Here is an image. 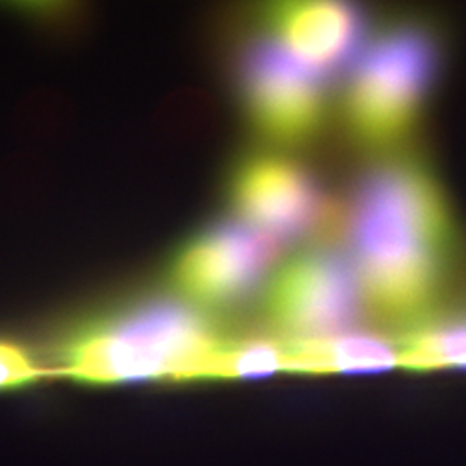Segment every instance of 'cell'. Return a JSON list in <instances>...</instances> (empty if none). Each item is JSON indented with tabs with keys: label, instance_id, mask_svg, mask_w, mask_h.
<instances>
[{
	"label": "cell",
	"instance_id": "cell-9",
	"mask_svg": "<svg viewBox=\"0 0 466 466\" xmlns=\"http://www.w3.org/2000/svg\"><path fill=\"white\" fill-rule=\"evenodd\" d=\"M283 373L292 375L377 373L398 367L396 342L360 330L283 342Z\"/></svg>",
	"mask_w": 466,
	"mask_h": 466
},
{
	"label": "cell",
	"instance_id": "cell-10",
	"mask_svg": "<svg viewBox=\"0 0 466 466\" xmlns=\"http://www.w3.org/2000/svg\"><path fill=\"white\" fill-rule=\"evenodd\" d=\"M398 367L408 371L466 370V319L413 327L396 342Z\"/></svg>",
	"mask_w": 466,
	"mask_h": 466
},
{
	"label": "cell",
	"instance_id": "cell-12",
	"mask_svg": "<svg viewBox=\"0 0 466 466\" xmlns=\"http://www.w3.org/2000/svg\"><path fill=\"white\" fill-rule=\"evenodd\" d=\"M46 375L32 354L13 340L0 339V390H11L38 382Z\"/></svg>",
	"mask_w": 466,
	"mask_h": 466
},
{
	"label": "cell",
	"instance_id": "cell-2",
	"mask_svg": "<svg viewBox=\"0 0 466 466\" xmlns=\"http://www.w3.org/2000/svg\"><path fill=\"white\" fill-rule=\"evenodd\" d=\"M225 333L182 298L135 300L96 318L61 350V371L76 382H202Z\"/></svg>",
	"mask_w": 466,
	"mask_h": 466
},
{
	"label": "cell",
	"instance_id": "cell-6",
	"mask_svg": "<svg viewBox=\"0 0 466 466\" xmlns=\"http://www.w3.org/2000/svg\"><path fill=\"white\" fill-rule=\"evenodd\" d=\"M282 242L232 219L194 235L171 261L178 298L202 311L233 308L265 289Z\"/></svg>",
	"mask_w": 466,
	"mask_h": 466
},
{
	"label": "cell",
	"instance_id": "cell-1",
	"mask_svg": "<svg viewBox=\"0 0 466 466\" xmlns=\"http://www.w3.org/2000/svg\"><path fill=\"white\" fill-rule=\"evenodd\" d=\"M346 232L367 311L417 321L432 309L448 282L454 223L431 167L408 156L370 167L350 199Z\"/></svg>",
	"mask_w": 466,
	"mask_h": 466
},
{
	"label": "cell",
	"instance_id": "cell-8",
	"mask_svg": "<svg viewBox=\"0 0 466 466\" xmlns=\"http://www.w3.org/2000/svg\"><path fill=\"white\" fill-rule=\"evenodd\" d=\"M302 66L329 78L365 47L367 17L344 2H280L265 11V32Z\"/></svg>",
	"mask_w": 466,
	"mask_h": 466
},
{
	"label": "cell",
	"instance_id": "cell-3",
	"mask_svg": "<svg viewBox=\"0 0 466 466\" xmlns=\"http://www.w3.org/2000/svg\"><path fill=\"white\" fill-rule=\"evenodd\" d=\"M441 65L432 30L417 21L387 26L350 71L342 116L350 137L363 147L390 149L417 127Z\"/></svg>",
	"mask_w": 466,
	"mask_h": 466
},
{
	"label": "cell",
	"instance_id": "cell-4",
	"mask_svg": "<svg viewBox=\"0 0 466 466\" xmlns=\"http://www.w3.org/2000/svg\"><path fill=\"white\" fill-rule=\"evenodd\" d=\"M263 313L277 339L299 342L356 330L367 306L350 256L318 246L271 273L263 289Z\"/></svg>",
	"mask_w": 466,
	"mask_h": 466
},
{
	"label": "cell",
	"instance_id": "cell-11",
	"mask_svg": "<svg viewBox=\"0 0 466 466\" xmlns=\"http://www.w3.org/2000/svg\"><path fill=\"white\" fill-rule=\"evenodd\" d=\"M283 340L268 337H225L202 382L254 380L283 373Z\"/></svg>",
	"mask_w": 466,
	"mask_h": 466
},
{
	"label": "cell",
	"instance_id": "cell-5",
	"mask_svg": "<svg viewBox=\"0 0 466 466\" xmlns=\"http://www.w3.org/2000/svg\"><path fill=\"white\" fill-rule=\"evenodd\" d=\"M237 88L254 132L275 147L313 140L327 116V78L299 65L267 35L237 59Z\"/></svg>",
	"mask_w": 466,
	"mask_h": 466
},
{
	"label": "cell",
	"instance_id": "cell-7",
	"mask_svg": "<svg viewBox=\"0 0 466 466\" xmlns=\"http://www.w3.org/2000/svg\"><path fill=\"white\" fill-rule=\"evenodd\" d=\"M227 196L235 219L285 242L332 228L339 217L317 177L279 152H258L233 167Z\"/></svg>",
	"mask_w": 466,
	"mask_h": 466
}]
</instances>
